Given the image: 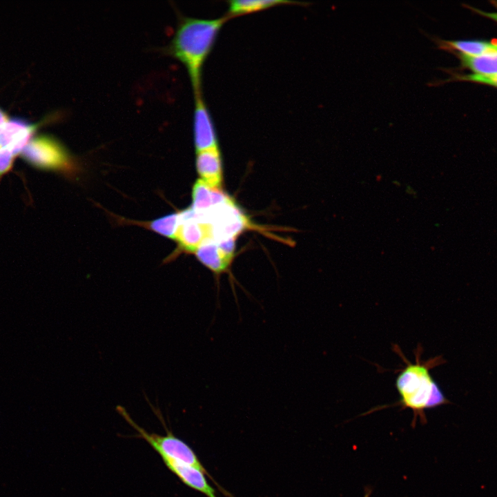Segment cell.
Masks as SVG:
<instances>
[{
    "label": "cell",
    "mask_w": 497,
    "mask_h": 497,
    "mask_svg": "<svg viewBox=\"0 0 497 497\" xmlns=\"http://www.w3.org/2000/svg\"><path fill=\"white\" fill-rule=\"evenodd\" d=\"M398 349L399 351H397V353L406 364L396 381V387L400 396L398 405L403 409L408 408L412 411L413 427H415L418 418L422 424H425L426 409L449 402L429 372L431 368L441 364L442 359L439 356L422 362L420 358L422 348L420 347L415 351L416 362L411 363L398 347Z\"/></svg>",
    "instance_id": "2"
},
{
    "label": "cell",
    "mask_w": 497,
    "mask_h": 497,
    "mask_svg": "<svg viewBox=\"0 0 497 497\" xmlns=\"http://www.w3.org/2000/svg\"><path fill=\"white\" fill-rule=\"evenodd\" d=\"M228 10L225 14L228 19L233 17L255 13L281 5L304 4L284 0H231L228 1Z\"/></svg>",
    "instance_id": "14"
},
{
    "label": "cell",
    "mask_w": 497,
    "mask_h": 497,
    "mask_svg": "<svg viewBox=\"0 0 497 497\" xmlns=\"http://www.w3.org/2000/svg\"><path fill=\"white\" fill-rule=\"evenodd\" d=\"M460 61L461 66L473 72V74L480 75H497V48L476 57L452 52Z\"/></svg>",
    "instance_id": "15"
},
{
    "label": "cell",
    "mask_w": 497,
    "mask_h": 497,
    "mask_svg": "<svg viewBox=\"0 0 497 497\" xmlns=\"http://www.w3.org/2000/svg\"><path fill=\"white\" fill-rule=\"evenodd\" d=\"M228 20L225 15L215 19L179 17L173 36L164 50L184 66L194 93L202 91L203 67Z\"/></svg>",
    "instance_id": "1"
},
{
    "label": "cell",
    "mask_w": 497,
    "mask_h": 497,
    "mask_svg": "<svg viewBox=\"0 0 497 497\" xmlns=\"http://www.w3.org/2000/svg\"><path fill=\"white\" fill-rule=\"evenodd\" d=\"M208 237H212L208 224L201 220L191 208L180 212V222L175 240L182 249L194 253Z\"/></svg>",
    "instance_id": "7"
},
{
    "label": "cell",
    "mask_w": 497,
    "mask_h": 497,
    "mask_svg": "<svg viewBox=\"0 0 497 497\" xmlns=\"http://www.w3.org/2000/svg\"><path fill=\"white\" fill-rule=\"evenodd\" d=\"M180 222V212L172 213L157 219L148 224L153 231L164 236L175 239Z\"/></svg>",
    "instance_id": "16"
},
{
    "label": "cell",
    "mask_w": 497,
    "mask_h": 497,
    "mask_svg": "<svg viewBox=\"0 0 497 497\" xmlns=\"http://www.w3.org/2000/svg\"><path fill=\"white\" fill-rule=\"evenodd\" d=\"M195 165L200 179L210 187L220 190L222 161L219 146L197 152Z\"/></svg>",
    "instance_id": "8"
},
{
    "label": "cell",
    "mask_w": 497,
    "mask_h": 497,
    "mask_svg": "<svg viewBox=\"0 0 497 497\" xmlns=\"http://www.w3.org/2000/svg\"><path fill=\"white\" fill-rule=\"evenodd\" d=\"M197 215L210 225L212 238L215 241L235 238L250 226L248 217L230 197L207 213Z\"/></svg>",
    "instance_id": "5"
},
{
    "label": "cell",
    "mask_w": 497,
    "mask_h": 497,
    "mask_svg": "<svg viewBox=\"0 0 497 497\" xmlns=\"http://www.w3.org/2000/svg\"><path fill=\"white\" fill-rule=\"evenodd\" d=\"M161 458L166 467L185 485L204 494L206 497H217L215 490L208 484L203 471L190 465L167 457Z\"/></svg>",
    "instance_id": "10"
},
{
    "label": "cell",
    "mask_w": 497,
    "mask_h": 497,
    "mask_svg": "<svg viewBox=\"0 0 497 497\" xmlns=\"http://www.w3.org/2000/svg\"><path fill=\"white\" fill-rule=\"evenodd\" d=\"M194 95L193 138L196 152L218 147V137L213 119L202 91Z\"/></svg>",
    "instance_id": "6"
},
{
    "label": "cell",
    "mask_w": 497,
    "mask_h": 497,
    "mask_svg": "<svg viewBox=\"0 0 497 497\" xmlns=\"http://www.w3.org/2000/svg\"><path fill=\"white\" fill-rule=\"evenodd\" d=\"M451 74V77L445 80L437 81L431 82L429 85L431 86H438L440 84H445L451 81H470L477 84H481L488 86H491L497 88V75H480L476 74H458L449 71Z\"/></svg>",
    "instance_id": "17"
},
{
    "label": "cell",
    "mask_w": 497,
    "mask_h": 497,
    "mask_svg": "<svg viewBox=\"0 0 497 497\" xmlns=\"http://www.w3.org/2000/svg\"><path fill=\"white\" fill-rule=\"evenodd\" d=\"M29 165L42 170L71 172L75 165L65 146L55 137L34 135L20 153Z\"/></svg>",
    "instance_id": "3"
},
{
    "label": "cell",
    "mask_w": 497,
    "mask_h": 497,
    "mask_svg": "<svg viewBox=\"0 0 497 497\" xmlns=\"http://www.w3.org/2000/svg\"><path fill=\"white\" fill-rule=\"evenodd\" d=\"M228 198L221 190L210 187L199 179L193 187V202L191 208L196 214H204Z\"/></svg>",
    "instance_id": "12"
},
{
    "label": "cell",
    "mask_w": 497,
    "mask_h": 497,
    "mask_svg": "<svg viewBox=\"0 0 497 497\" xmlns=\"http://www.w3.org/2000/svg\"><path fill=\"white\" fill-rule=\"evenodd\" d=\"M38 128L18 119H10L0 132V148L7 146L17 155H20Z\"/></svg>",
    "instance_id": "9"
},
{
    "label": "cell",
    "mask_w": 497,
    "mask_h": 497,
    "mask_svg": "<svg viewBox=\"0 0 497 497\" xmlns=\"http://www.w3.org/2000/svg\"><path fill=\"white\" fill-rule=\"evenodd\" d=\"M371 493V489H367L364 497H369Z\"/></svg>",
    "instance_id": "21"
},
{
    "label": "cell",
    "mask_w": 497,
    "mask_h": 497,
    "mask_svg": "<svg viewBox=\"0 0 497 497\" xmlns=\"http://www.w3.org/2000/svg\"><path fill=\"white\" fill-rule=\"evenodd\" d=\"M17 155L8 147L0 148V181L12 168Z\"/></svg>",
    "instance_id": "18"
},
{
    "label": "cell",
    "mask_w": 497,
    "mask_h": 497,
    "mask_svg": "<svg viewBox=\"0 0 497 497\" xmlns=\"http://www.w3.org/2000/svg\"><path fill=\"white\" fill-rule=\"evenodd\" d=\"M117 411L136 430V436L144 440L161 457H167L190 465L212 478L190 446L174 436L171 431L166 429L167 434L165 436L148 433L134 422L124 407L118 406Z\"/></svg>",
    "instance_id": "4"
},
{
    "label": "cell",
    "mask_w": 497,
    "mask_h": 497,
    "mask_svg": "<svg viewBox=\"0 0 497 497\" xmlns=\"http://www.w3.org/2000/svg\"><path fill=\"white\" fill-rule=\"evenodd\" d=\"M473 10H476V12H478L479 14L486 16L487 17L490 18L497 22V13L496 12H491H491H484L483 11H480V10H478L476 9H473Z\"/></svg>",
    "instance_id": "20"
},
{
    "label": "cell",
    "mask_w": 497,
    "mask_h": 497,
    "mask_svg": "<svg viewBox=\"0 0 497 497\" xmlns=\"http://www.w3.org/2000/svg\"><path fill=\"white\" fill-rule=\"evenodd\" d=\"M194 253L199 261L217 275L228 271L233 258L212 237L206 239Z\"/></svg>",
    "instance_id": "11"
},
{
    "label": "cell",
    "mask_w": 497,
    "mask_h": 497,
    "mask_svg": "<svg viewBox=\"0 0 497 497\" xmlns=\"http://www.w3.org/2000/svg\"><path fill=\"white\" fill-rule=\"evenodd\" d=\"M9 119H10L6 113L0 108V132L2 130Z\"/></svg>",
    "instance_id": "19"
},
{
    "label": "cell",
    "mask_w": 497,
    "mask_h": 497,
    "mask_svg": "<svg viewBox=\"0 0 497 497\" xmlns=\"http://www.w3.org/2000/svg\"><path fill=\"white\" fill-rule=\"evenodd\" d=\"M433 40L438 48L451 52H458L469 57H476L497 48V43L486 40H455L447 41L439 38Z\"/></svg>",
    "instance_id": "13"
}]
</instances>
